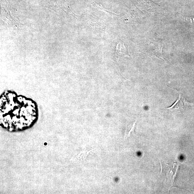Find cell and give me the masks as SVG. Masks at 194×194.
Returning a JSON list of instances; mask_svg holds the SVG:
<instances>
[{
    "instance_id": "cell-1",
    "label": "cell",
    "mask_w": 194,
    "mask_h": 194,
    "mask_svg": "<svg viewBox=\"0 0 194 194\" xmlns=\"http://www.w3.org/2000/svg\"><path fill=\"white\" fill-rule=\"evenodd\" d=\"M116 55L117 59L121 56H130L128 48L123 43H120L117 44L116 48Z\"/></svg>"
},
{
    "instance_id": "cell-6",
    "label": "cell",
    "mask_w": 194,
    "mask_h": 194,
    "mask_svg": "<svg viewBox=\"0 0 194 194\" xmlns=\"http://www.w3.org/2000/svg\"><path fill=\"white\" fill-rule=\"evenodd\" d=\"M44 145H47V143H45L44 144Z\"/></svg>"
},
{
    "instance_id": "cell-5",
    "label": "cell",
    "mask_w": 194,
    "mask_h": 194,
    "mask_svg": "<svg viewBox=\"0 0 194 194\" xmlns=\"http://www.w3.org/2000/svg\"><path fill=\"white\" fill-rule=\"evenodd\" d=\"M136 122H135L134 123V124L132 125V126H131L129 128V131L128 132V135H127V136H129L131 134H132V133H134V130H135V125L136 123Z\"/></svg>"
},
{
    "instance_id": "cell-4",
    "label": "cell",
    "mask_w": 194,
    "mask_h": 194,
    "mask_svg": "<svg viewBox=\"0 0 194 194\" xmlns=\"http://www.w3.org/2000/svg\"><path fill=\"white\" fill-rule=\"evenodd\" d=\"M183 18L184 20L187 22L188 23H191L192 24H194V17L184 16Z\"/></svg>"
},
{
    "instance_id": "cell-2",
    "label": "cell",
    "mask_w": 194,
    "mask_h": 194,
    "mask_svg": "<svg viewBox=\"0 0 194 194\" xmlns=\"http://www.w3.org/2000/svg\"><path fill=\"white\" fill-rule=\"evenodd\" d=\"M181 95V102H182L183 104V108H187L188 107H192L194 106V102H188L186 100L185 98L183 97V95H181V93L179 92H178Z\"/></svg>"
},
{
    "instance_id": "cell-3",
    "label": "cell",
    "mask_w": 194,
    "mask_h": 194,
    "mask_svg": "<svg viewBox=\"0 0 194 194\" xmlns=\"http://www.w3.org/2000/svg\"><path fill=\"white\" fill-rule=\"evenodd\" d=\"M180 100H181V95L179 94V98L177 100L176 102L171 106L167 108L166 109L172 111L175 110H181L182 109L180 107L178 106V102H179Z\"/></svg>"
}]
</instances>
